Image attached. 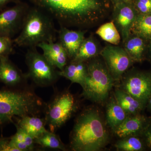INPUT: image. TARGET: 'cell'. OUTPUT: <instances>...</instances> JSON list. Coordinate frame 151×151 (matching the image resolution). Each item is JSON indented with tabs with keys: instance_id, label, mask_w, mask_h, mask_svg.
Here are the masks:
<instances>
[{
	"instance_id": "obj_1",
	"label": "cell",
	"mask_w": 151,
	"mask_h": 151,
	"mask_svg": "<svg viewBox=\"0 0 151 151\" xmlns=\"http://www.w3.org/2000/svg\"><path fill=\"white\" fill-rule=\"evenodd\" d=\"M56 21L60 27L91 28L109 14L111 0H28Z\"/></svg>"
},
{
	"instance_id": "obj_2",
	"label": "cell",
	"mask_w": 151,
	"mask_h": 151,
	"mask_svg": "<svg viewBox=\"0 0 151 151\" xmlns=\"http://www.w3.org/2000/svg\"><path fill=\"white\" fill-rule=\"evenodd\" d=\"M109 135L99 112L88 109L75 121L70 135V147L74 151L100 150L109 142Z\"/></svg>"
},
{
	"instance_id": "obj_3",
	"label": "cell",
	"mask_w": 151,
	"mask_h": 151,
	"mask_svg": "<svg viewBox=\"0 0 151 151\" xmlns=\"http://www.w3.org/2000/svg\"><path fill=\"white\" fill-rule=\"evenodd\" d=\"M54 21L42 10L30 6L19 35L13 39L14 45L33 48L42 42H55L57 30Z\"/></svg>"
},
{
	"instance_id": "obj_4",
	"label": "cell",
	"mask_w": 151,
	"mask_h": 151,
	"mask_svg": "<svg viewBox=\"0 0 151 151\" xmlns=\"http://www.w3.org/2000/svg\"><path fill=\"white\" fill-rule=\"evenodd\" d=\"M87 74L85 78L83 95L87 99L98 103L108 99L113 85V79L106 65L98 60L87 64Z\"/></svg>"
},
{
	"instance_id": "obj_5",
	"label": "cell",
	"mask_w": 151,
	"mask_h": 151,
	"mask_svg": "<svg viewBox=\"0 0 151 151\" xmlns=\"http://www.w3.org/2000/svg\"><path fill=\"white\" fill-rule=\"evenodd\" d=\"M78 108L75 97L70 92L65 91L57 93L44 109L46 125L53 133L70 119Z\"/></svg>"
},
{
	"instance_id": "obj_6",
	"label": "cell",
	"mask_w": 151,
	"mask_h": 151,
	"mask_svg": "<svg viewBox=\"0 0 151 151\" xmlns=\"http://www.w3.org/2000/svg\"><path fill=\"white\" fill-rule=\"evenodd\" d=\"M28 79L40 87L52 86L59 78L58 70L37 51V47L28 48L25 55Z\"/></svg>"
},
{
	"instance_id": "obj_7",
	"label": "cell",
	"mask_w": 151,
	"mask_h": 151,
	"mask_svg": "<svg viewBox=\"0 0 151 151\" xmlns=\"http://www.w3.org/2000/svg\"><path fill=\"white\" fill-rule=\"evenodd\" d=\"M30 6L25 2L15 4L0 12V35L12 39L20 32Z\"/></svg>"
},
{
	"instance_id": "obj_8",
	"label": "cell",
	"mask_w": 151,
	"mask_h": 151,
	"mask_svg": "<svg viewBox=\"0 0 151 151\" xmlns=\"http://www.w3.org/2000/svg\"><path fill=\"white\" fill-rule=\"evenodd\" d=\"M100 54L114 80L121 78L133 61L125 49L119 46L107 45L100 52Z\"/></svg>"
},
{
	"instance_id": "obj_9",
	"label": "cell",
	"mask_w": 151,
	"mask_h": 151,
	"mask_svg": "<svg viewBox=\"0 0 151 151\" xmlns=\"http://www.w3.org/2000/svg\"><path fill=\"white\" fill-rule=\"evenodd\" d=\"M122 89L145 106L151 95V73L130 74L123 81Z\"/></svg>"
},
{
	"instance_id": "obj_10",
	"label": "cell",
	"mask_w": 151,
	"mask_h": 151,
	"mask_svg": "<svg viewBox=\"0 0 151 151\" xmlns=\"http://www.w3.org/2000/svg\"><path fill=\"white\" fill-rule=\"evenodd\" d=\"M133 2H120L113 5V22L122 36L123 42L131 35L137 16Z\"/></svg>"
},
{
	"instance_id": "obj_11",
	"label": "cell",
	"mask_w": 151,
	"mask_h": 151,
	"mask_svg": "<svg viewBox=\"0 0 151 151\" xmlns=\"http://www.w3.org/2000/svg\"><path fill=\"white\" fill-rule=\"evenodd\" d=\"M26 73L12 62L9 56L0 57V81L11 88L26 85L28 80Z\"/></svg>"
},
{
	"instance_id": "obj_12",
	"label": "cell",
	"mask_w": 151,
	"mask_h": 151,
	"mask_svg": "<svg viewBox=\"0 0 151 151\" xmlns=\"http://www.w3.org/2000/svg\"><path fill=\"white\" fill-rule=\"evenodd\" d=\"M86 32V30H74L64 27H60L57 30L58 41L65 49L70 60L73 59L77 54L85 39Z\"/></svg>"
},
{
	"instance_id": "obj_13",
	"label": "cell",
	"mask_w": 151,
	"mask_h": 151,
	"mask_svg": "<svg viewBox=\"0 0 151 151\" xmlns=\"http://www.w3.org/2000/svg\"><path fill=\"white\" fill-rule=\"evenodd\" d=\"M37 47L42 50L44 56L49 62L59 70H62L68 63L67 52L58 41L42 42Z\"/></svg>"
},
{
	"instance_id": "obj_14",
	"label": "cell",
	"mask_w": 151,
	"mask_h": 151,
	"mask_svg": "<svg viewBox=\"0 0 151 151\" xmlns=\"http://www.w3.org/2000/svg\"><path fill=\"white\" fill-rule=\"evenodd\" d=\"M146 117L139 114L129 116L113 131L121 138L137 136L142 134L149 124Z\"/></svg>"
},
{
	"instance_id": "obj_15",
	"label": "cell",
	"mask_w": 151,
	"mask_h": 151,
	"mask_svg": "<svg viewBox=\"0 0 151 151\" xmlns=\"http://www.w3.org/2000/svg\"><path fill=\"white\" fill-rule=\"evenodd\" d=\"M14 119H17L15 126L21 128L35 139L48 131L45 128L46 125L45 119L37 116L15 117Z\"/></svg>"
},
{
	"instance_id": "obj_16",
	"label": "cell",
	"mask_w": 151,
	"mask_h": 151,
	"mask_svg": "<svg viewBox=\"0 0 151 151\" xmlns=\"http://www.w3.org/2000/svg\"><path fill=\"white\" fill-rule=\"evenodd\" d=\"M60 76L65 77L73 83L84 86L87 74V64L85 62L70 60L61 70H58Z\"/></svg>"
},
{
	"instance_id": "obj_17",
	"label": "cell",
	"mask_w": 151,
	"mask_h": 151,
	"mask_svg": "<svg viewBox=\"0 0 151 151\" xmlns=\"http://www.w3.org/2000/svg\"><path fill=\"white\" fill-rule=\"evenodd\" d=\"M115 99L127 114L134 116L139 114L145 106L122 89L116 90Z\"/></svg>"
},
{
	"instance_id": "obj_18",
	"label": "cell",
	"mask_w": 151,
	"mask_h": 151,
	"mask_svg": "<svg viewBox=\"0 0 151 151\" xmlns=\"http://www.w3.org/2000/svg\"><path fill=\"white\" fill-rule=\"evenodd\" d=\"M127 113L118 104L116 99H112L108 103L106 109L107 124L114 130L127 118Z\"/></svg>"
},
{
	"instance_id": "obj_19",
	"label": "cell",
	"mask_w": 151,
	"mask_h": 151,
	"mask_svg": "<svg viewBox=\"0 0 151 151\" xmlns=\"http://www.w3.org/2000/svg\"><path fill=\"white\" fill-rule=\"evenodd\" d=\"M35 144L42 148L66 151V146L55 133L47 131L35 139Z\"/></svg>"
},
{
	"instance_id": "obj_20",
	"label": "cell",
	"mask_w": 151,
	"mask_h": 151,
	"mask_svg": "<svg viewBox=\"0 0 151 151\" xmlns=\"http://www.w3.org/2000/svg\"><path fill=\"white\" fill-rule=\"evenodd\" d=\"M124 43V48L133 61H140L145 47L142 39L139 36L131 37L130 35Z\"/></svg>"
},
{
	"instance_id": "obj_21",
	"label": "cell",
	"mask_w": 151,
	"mask_h": 151,
	"mask_svg": "<svg viewBox=\"0 0 151 151\" xmlns=\"http://www.w3.org/2000/svg\"><path fill=\"white\" fill-rule=\"evenodd\" d=\"M98 52V47L94 39L91 37L85 38L81 43L77 54L71 60L85 62L96 56Z\"/></svg>"
},
{
	"instance_id": "obj_22",
	"label": "cell",
	"mask_w": 151,
	"mask_h": 151,
	"mask_svg": "<svg viewBox=\"0 0 151 151\" xmlns=\"http://www.w3.org/2000/svg\"><path fill=\"white\" fill-rule=\"evenodd\" d=\"M96 33L103 40L111 44L117 45L121 42V35L113 21L100 26Z\"/></svg>"
},
{
	"instance_id": "obj_23",
	"label": "cell",
	"mask_w": 151,
	"mask_h": 151,
	"mask_svg": "<svg viewBox=\"0 0 151 151\" xmlns=\"http://www.w3.org/2000/svg\"><path fill=\"white\" fill-rule=\"evenodd\" d=\"M131 32L139 37H151V13L137 16Z\"/></svg>"
},
{
	"instance_id": "obj_24",
	"label": "cell",
	"mask_w": 151,
	"mask_h": 151,
	"mask_svg": "<svg viewBox=\"0 0 151 151\" xmlns=\"http://www.w3.org/2000/svg\"><path fill=\"white\" fill-rule=\"evenodd\" d=\"M117 150L124 151L143 150L144 145L142 140L136 136H130L118 141L116 144Z\"/></svg>"
},
{
	"instance_id": "obj_25",
	"label": "cell",
	"mask_w": 151,
	"mask_h": 151,
	"mask_svg": "<svg viewBox=\"0 0 151 151\" xmlns=\"http://www.w3.org/2000/svg\"><path fill=\"white\" fill-rule=\"evenodd\" d=\"M13 39L0 35V57L9 56L14 52Z\"/></svg>"
},
{
	"instance_id": "obj_26",
	"label": "cell",
	"mask_w": 151,
	"mask_h": 151,
	"mask_svg": "<svg viewBox=\"0 0 151 151\" xmlns=\"http://www.w3.org/2000/svg\"><path fill=\"white\" fill-rule=\"evenodd\" d=\"M133 4L136 9L141 14L151 13V0H135Z\"/></svg>"
},
{
	"instance_id": "obj_27",
	"label": "cell",
	"mask_w": 151,
	"mask_h": 151,
	"mask_svg": "<svg viewBox=\"0 0 151 151\" xmlns=\"http://www.w3.org/2000/svg\"><path fill=\"white\" fill-rule=\"evenodd\" d=\"M0 151H18L11 142L10 137L0 138Z\"/></svg>"
},
{
	"instance_id": "obj_28",
	"label": "cell",
	"mask_w": 151,
	"mask_h": 151,
	"mask_svg": "<svg viewBox=\"0 0 151 151\" xmlns=\"http://www.w3.org/2000/svg\"><path fill=\"white\" fill-rule=\"evenodd\" d=\"M143 134L145 136L146 145L151 149V123H149Z\"/></svg>"
},
{
	"instance_id": "obj_29",
	"label": "cell",
	"mask_w": 151,
	"mask_h": 151,
	"mask_svg": "<svg viewBox=\"0 0 151 151\" xmlns=\"http://www.w3.org/2000/svg\"><path fill=\"white\" fill-rule=\"evenodd\" d=\"M22 0H0V12L7 7V6L10 3L15 4L21 1Z\"/></svg>"
},
{
	"instance_id": "obj_30",
	"label": "cell",
	"mask_w": 151,
	"mask_h": 151,
	"mask_svg": "<svg viewBox=\"0 0 151 151\" xmlns=\"http://www.w3.org/2000/svg\"><path fill=\"white\" fill-rule=\"evenodd\" d=\"M113 6L115 4L120 2H133V0H111Z\"/></svg>"
},
{
	"instance_id": "obj_31",
	"label": "cell",
	"mask_w": 151,
	"mask_h": 151,
	"mask_svg": "<svg viewBox=\"0 0 151 151\" xmlns=\"http://www.w3.org/2000/svg\"><path fill=\"white\" fill-rule=\"evenodd\" d=\"M147 103L149 109L151 110V95L150 97V99H149Z\"/></svg>"
},
{
	"instance_id": "obj_32",
	"label": "cell",
	"mask_w": 151,
	"mask_h": 151,
	"mask_svg": "<svg viewBox=\"0 0 151 151\" xmlns=\"http://www.w3.org/2000/svg\"></svg>"
}]
</instances>
